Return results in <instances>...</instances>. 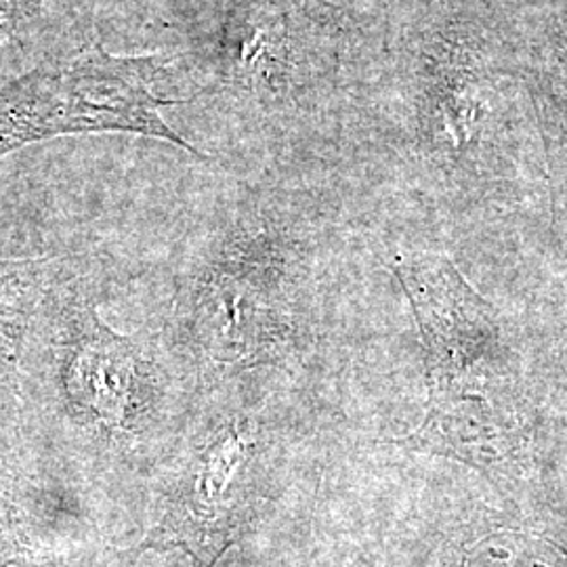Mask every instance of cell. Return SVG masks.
Wrapping results in <instances>:
<instances>
[{
    "label": "cell",
    "mask_w": 567,
    "mask_h": 567,
    "mask_svg": "<svg viewBox=\"0 0 567 567\" xmlns=\"http://www.w3.org/2000/svg\"><path fill=\"white\" fill-rule=\"evenodd\" d=\"M41 4L42 0H0V41L18 32L21 23L30 20Z\"/></svg>",
    "instance_id": "cell-9"
},
{
    "label": "cell",
    "mask_w": 567,
    "mask_h": 567,
    "mask_svg": "<svg viewBox=\"0 0 567 567\" xmlns=\"http://www.w3.org/2000/svg\"><path fill=\"white\" fill-rule=\"evenodd\" d=\"M164 65L158 55H114L91 49L42 63L0 84V158L63 135L135 133L173 143L206 161L164 121L163 107L175 103L156 93Z\"/></svg>",
    "instance_id": "cell-5"
},
{
    "label": "cell",
    "mask_w": 567,
    "mask_h": 567,
    "mask_svg": "<svg viewBox=\"0 0 567 567\" xmlns=\"http://www.w3.org/2000/svg\"><path fill=\"white\" fill-rule=\"evenodd\" d=\"M158 334L198 393L288 364L299 337L295 261L265 204L231 210L196 248Z\"/></svg>",
    "instance_id": "cell-2"
},
{
    "label": "cell",
    "mask_w": 567,
    "mask_h": 567,
    "mask_svg": "<svg viewBox=\"0 0 567 567\" xmlns=\"http://www.w3.org/2000/svg\"><path fill=\"white\" fill-rule=\"evenodd\" d=\"M465 567H567V555L543 538L498 532L468 550Z\"/></svg>",
    "instance_id": "cell-8"
},
{
    "label": "cell",
    "mask_w": 567,
    "mask_h": 567,
    "mask_svg": "<svg viewBox=\"0 0 567 567\" xmlns=\"http://www.w3.org/2000/svg\"><path fill=\"white\" fill-rule=\"evenodd\" d=\"M76 257L0 259V454L18 458L21 360L47 292L72 274Z\"/></svg>",
    "instance_id": "cell-6"
},
{
    "label": "cell",
    "mask_w": 567,
    "mask_h": 567,
    "mask_svg": "<svg viewBox=\"0 0 567 567\" xmlns=\"http://www.w3.org/2000/svg\"><path fill=\"white\" fill-rule=\"evenodd\" d=\"M41 482L20 461L0 454V567H39L34 508Z\"/></svg>",
    "instance_id": "cell-7"
},
{
    "label": "cell",
    "mask_w": 567,
    "mask_h": 567,
    "mask_svg": "<svg viewBox=\"0 0 567 567\" xmlns=\"http://www.w3.org/2000/svg\"><path fill=\"white\" fill-rule=\"evenodd\" d=\"M264 381L200 393L177 446L152 480L158 519L143 548H179L213 567L252 526L278 475V440Z\"/></svg>",
    "instance_id": "cell-4"
},
{
    "label": "cell",
    "mask_w": 567,
    "mask_h": 567,
    "mask_svg": "<svg viewBox=\"0 0 567 567\" xmlns=\"http://www.w3.org/2000/svg\"><path fill=\"white\" fill-rule=\"evenodd\" d=\"M198 400L161 334L105 324L79 265L47 292L30 328L18 458L39 480H154Z\"/></svg>",
    "instance_id": "cell-1"
},
{
    "label": "cell",
    "mask_w": 567,
    "mask_h": 567,
    "mask_svg": "<svg viewBox=\"0 0 567 567\" xmlns=\"http://www.w3.org/2000/svg\"><path fill=\"white\" fill-rule=\"evenodd\" d=\"M395 276L419 320L431 391L423 425L391 442L482 471L507 463L524 442V419L487 305L446 261L400 264Z\"/></svg>",
    "instance_id": "cell-3"
}]
</instances>
